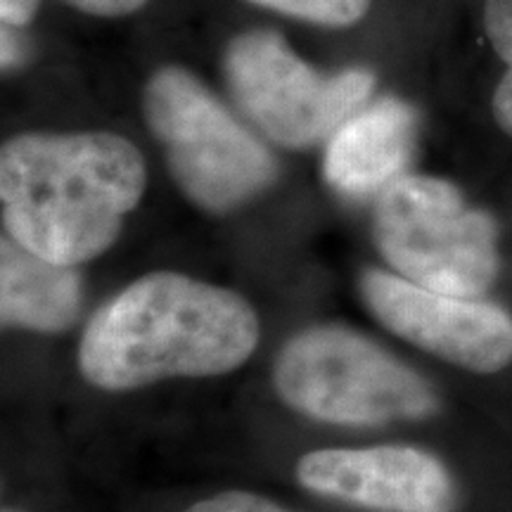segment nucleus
<instances>
[{
    "label": "nucleus",
    "mask_w": 512,
    "mask_h": 512,
    "mask_svg": "<svg viewBox=\"0 0 512 512\" xmlns=\"http://www.w3.org/2000/svg\"><path fill=\"white\" fill-rule=\"evenodd\" d=\"M247 3L325 29H347L368 15L373 0H247Z\"/></svg>",
    "instance_id": "nucleus-12"
},
{
    "label": "nucleus",
    "mask_w": 512,
    "mask_h": 512,
    "mask_svg": "<svg viewBox=\"0 0 512 512\" xmlns=\"http://www.w3.org/2000/svg\"><path fill=\"white\" fill-rule=\"evenodd\" d=\"M3 512H17V510H3Z\"/></svg>",
    "instance_id": "nucleus-17"
},
{
    "label": "nucleus",
    "mask_w": 512,
    "mask_h": 512,
    "mask_svg": "<svg viewBox=\"0 0 512 512\" xmlns=\"http://www.w3.org/2000/svg\"><path fill=\"white\" fill-rule=\"evenodd\" d=\"M418 140V112L394 95L377 98L332 133L325 178L339 195L368 200L408 174Z\"/></svg>",
    "instance_id": "nucleus-9"
},
{
    "label": "nucleus",
    "mask_w": 512,
    "mask_h": 512,
    "mask_svg": "<svg viewBox=\"0 0 512 512\" xmlns=\"http://www.w3.org/2000/svg\"><path fill=\"white\" fill-rule=\"evenodd\" d=\"M17 29L12 27H3V69H12L17 67L19 62L24 60L22 57V41L15 34Z\"/></svg>",
    "instance_id": "nucleus-16"
},
{
    "label": "nucleus",
    "mask_w": 512,
    "mask_h": 512,
    "mask_svg": "<svg viewBox=\"0 0 512 512\" xmlns=\"http://www.w3.org/2000/svg\"><path fill=\"white\" fill-rule=\"evenodd\" d=\"M313 494L375 512H456L458 484L437 456L413 446L323 448L297 465Z\"/></svg>",
    "instance_id": "nucleus-8"
},
{
    "label": "nucleus",
    "mask_w": 512,
    "mask_h": 512,
    "mask_svg": "<svg viewBox=\"0 0 512 512\" xmlns=\"http://www.w3.org/2000/svg\"><path fill=\"white\" fill-rule=\"evenodd\" d=\"M223 76L242 114L287 150H306L330 140L351 114L368 105L375 91L370 69L320 72L273 29L235 36L223 53Z\"/></svg>",
    "instance_id": "nucleus-6"
},
{
    "label": "nucleus",
    "mask_w": 512,
    "mask_h": 512,
    "mask_svg": "<svg viewBox=\"0 0 512 512\" xmlns=\"http://www.w3.org/2000/svg\"><path fill=\"white\" fill-rule=\"evenodd\" d=\"M373 240L401 278L479 299L501 273L498 223L446 178L403 174L375 197Z\"/></svg>",
    "instance_id": "nucleus-4"
},
{
    "label": "nucleus",
    "mask_w": 512,
    "mask_h": 512,
    "mask_svg": "<svg viewBox=\"0 0 512 512\" xmlns=\"http://www.w3.org/2000/svg\"><path fill=\"white\" fill-rule=\"evenodd\" d=\"M361 294L384 328L451 366L491 375L512 363V316L484 297L434 292L382 271L363 275Z\"/></svg>",
    "instance_id": "nucleus-7"
},
{
    "label": "nucleus",
    "mask_w": 512,
    "mask_h": 512,
    "mask_svg": "<svg viewBox=\"0 0 512 512\" xmlns=\"http://www.w3.org/2000/svg\"><path fill=\"white\" fill-rule=\"evenodd\" d=\"M259 344V318L240 294L178 273H150L95 313L79 366L95 387L128 392L169 377L240 368Z\"/></svg>",
    "instance_id": "nucleus-2"
},
{
    "label": "nucleus",
    "mask_w": 512,
    "mask_h": 512,
    "mask_svg": "<svg viewBox=\"0 0 512 512\" xmlns=\"http://www.w3.org/2000/svg\"><path fill=\"white\" fill-rule=\"evenodd\" d=\"M185 512H290L264 496L247 494V491H226V494L204 498L190 505Z\"/></svg>",
    "instance_id": "nucleus-13"
},
{
    "label": "nucleus",
    "mask_w": 512,
    "mask_h": 512,
    "mask_svg": "<svg viewBox=\"0 0 512 512\" xmlns=\"http://www.w3.org/2000/svg\"><path fill=\"white\" fill-rule=\"evenodd\" d=\"M273 380L294 411L332 425L370 427L439 411V396L425 377L344 328H311L290 339Z\"/></svg>",
    "instance_id": "nucleus-5"
},
{
    "label": "nucleus",
    "mask_w": 512,
    "mask_h": 512,
    "mask_svg": "<svg viewBox=\"0 0 512 512\" xmlns=\"http://www.w3.org/2000/svg\"><path fill=\"white\" fill-rule=\"evenodd\" d=\"M143 117L183 195L209 214L252 202L278 178L271 150L188 69H157L143 88Z\"/></svg>",
    "instance_id": "nucleus-3"
},
{
    "label": "nucleus",
    "mask_w": 512,
    "mask_h": 512,
    "mask_svg": "<svg viewBox=\"0 0 512 512\" xmlns=\"http://www.w3.org/2000/svg\"><path fill=\"white\" fill-rule=\"evenodd\" d=\"M145 185L138 147L110 131L22 133L0 150L5 233L53 264L107 252Z\"/></svg>",
    "instance_id": "nucleus-1"
},
{
    "label": "nucleus",
    "mask_w": 512,
    "mask_h": 512,
    "mask_svg": "<svg viewBox=\"0 0 512 512\" xmlns=\"http://www.w3.org/2000/svg\"><path fill=\"white\" fill-rule=\"evenodd\" d=\"M482 31L501 64V76L491 93V114L496 126L512 138V0H484Z\"/></svg>",
    "instance_id": "nucleus-11"
},
{
    "label": "nucleus",
    "mask_w": 512,
    "mask_h": 512,
    "mask_svg": "<svg viewBox=\"0 0 512 512\" xmlns=\"http://www.w3.org/2000/svg\"><path fill=\"white\" fill-rule=\"evenodd\" d=\"M62 3L93 17H126L145 8L147 0H62Z\"/></svg>",
    "instance_id": "nucleus-14"
},
{
    "label": "nucleus",
    "mask_w": 512,
    "mask_h": 512,
    "mask_svg": "<svg viewBox=\"0 0 512 512\" xmlns=\"http://www.w3.org/2000/svg\"><path fill=\"white\" fill-rule=\"evenodd\" d=\"M81 313V275L53 264L5 233L0 242V316L34 332L72 328Z\"/></svg>",
    "instance_id": "nucleus-10"
},
{
    "label": "nucleus",
    "mask_w": 512,
    "mask_h": 512,
    "mask_svg": "<svg viewBox=\"0 0 512 512\" xmlns=\"http://www.w3.org/2000/svg\"><path fill=\"white\" fill-rule=\"evenodd\" d=\"M41 0H0V19L3 27L24 29L36 17Z\"/></svg>",
    "instance_id": "nucleus-15"
}]
</instances>
